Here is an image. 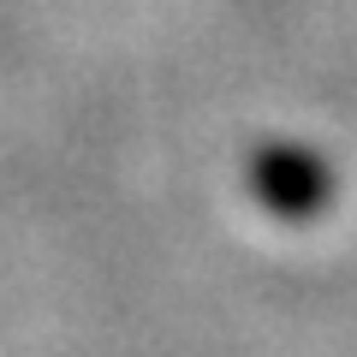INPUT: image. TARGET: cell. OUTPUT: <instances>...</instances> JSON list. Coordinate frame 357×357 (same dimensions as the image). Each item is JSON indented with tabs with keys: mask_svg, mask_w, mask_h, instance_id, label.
<instances>
[{
	"mask_svg": "<svg viewBox=\"0 0 357 357\" xmlns=\"http://www.w3.org/2000/svg\"><path fill=\"white\" fill-rule=\"evenodd\" d=\"M250 191L268 215L310 220L328 203V167L298 143H268V149L250 155Z\"/></svg>",
	"mask_w": 357,
	"mask_h": 357,
	"instance_id": "obj_1",
	"label": "cell"
}]
</instances>
